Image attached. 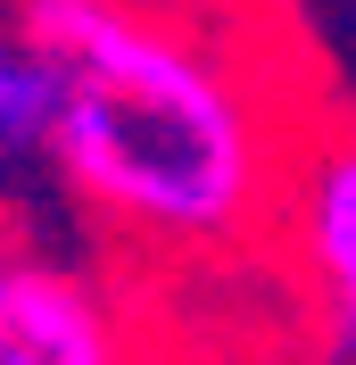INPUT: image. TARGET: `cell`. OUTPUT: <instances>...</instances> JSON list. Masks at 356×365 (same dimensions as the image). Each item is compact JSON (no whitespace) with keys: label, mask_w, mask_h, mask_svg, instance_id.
Instances as JSON below:
<instances>
[{"label":"cell","mask_w":356,"mask_h":365,"mask_svg":"<svg viewBox=\"0 0 356 365\" xmlns=\"http://www.w3.org/2000/svg\"><path fill=\"white\" fill-rule=\"evenodd\" d=\"M17 25L67 67L50 158L75 200L150 241H232L266 200V133L224 58L125 0H17Z\"/></svg>","instance_id":"1"},{"label":"cell","mask_w":356,"mask_h":365,"mask_svg":"<svg viewBox=\"0 0 356 365\" xmlns=\"http://www.w3.org/2000/svg\"><path fill=\"white\" fill-rule=\"evenodd\" d=\"M0 365H133V341L83 274L0 250Z\"/></svg>","instance_id":"2"},{"label":"cell","mask_w":356,"mask_h":365,"mask_svg":"<svg viewBox=\"0 0 356 365\" xmlns=\"http://www.w3.org/2000/svg\"><path fill=\"white\" fill-rule=\"evenodd\" d=\"M298 250L332 307L340 341H356V150H323L298 191Z\"/></svg>","instance_id":"3"},{"label":"cell","mask_w":356,"mask_h":365,"mask_svg":"<svg viewBox=\"0 0 356 365\" xmlns=\"http://www.w3.org/2000/svg\"><path fill=\"white\" fill-rule=\"evenodd\" d=\"M58 108H67V67H58V50H42L25 25L0 34V175L50 150Z\"/></svg>","instance_id":"4"}]
</instances>
